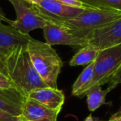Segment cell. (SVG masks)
<instances>
[{"instance_id": "6da1fadb", "label": "cell", "mask_w": 121, "mask_h": 121, "mask_svg": "<svg viewBox=\"0 0 121 121\" xmlns=\"http://www.w3.org/2000/svg\"><path fill=\"white\" fill-rule=\"evenodd\" d=\"M0 70L27 97L33 90L47 86L32 65L27 45L18 46L6 52L0 60Z\"/></svg>"}, {"instance_id": "ac0fdd59", "label": "cell", "mask_w": 121, "mask_h": 121, "mask_svg": "<svg viewBox=\"0 0 121 121\" xmlns=\"http://www.w3.org/2000/svg\"><path fill=\"white\" fill-rule=\"evenodd\" d=\"M108 84H109V88L111 91L113 89H114L118 85L121 84V65L119 67V69L117 70V71L112 76V78L110 79V81H109V82Z\"/></svg>"}, {"instance_id": "d6986e66", "label": "cell", "mask_w": 121, "mask_h": 121, "mask_svg": "<svg viewBox=\"0 0 121 121\" xmlns=\"http://www.w3.org/2000/svg\"><path fill=\"white\" fill-rule=\"evenodd\" d=\"M0 88H15L10 79L1 70H0Z\"/></svg>"}, {"instance_id": "7c38bea8", "label": "cell", "mask_w": 121, "mask_h": 121, "mask_svg": "<svg viewBox=\"0 0 121 121\" xmlns=\"http://www.w3.org/2000/svg\"><path fill=\"white\" fill-rule=\"evenodd\" d=\"M32 37L23 34L11 25L0 22V49L9 52L21 45H27Z\"/></svg>"}, {"instance_id": "4fadbf2b", "label": "cell", "mask_w": 121, "mask_h": 121, "mask_svg": "<svg viewBox=\"0 0 121 121\" xmlns=\"http://www.w3.org/2000/svg\"><path fill=\"white\" fill-rule=\"evenodd\" d=\"M95 61L87 65L76 80L71 89V95L76 97L82 98L86 96L91 90V86L94 76Z\"/></svg>"}, {"instance_id": "603a6c76", "label": "cell", "mask_w": 121, "mask_h": 121, "mask_svg": "<svg viewBox=\"0 0 121 121\" xmlns=\"http://www.w3.org/2000/svg\"><path fill=\"white\" fill-rule=\"evenodd\" d=\"M108 121H121V117H112L111 116L110 119Z\"/></svg>"}, {"instance_id": "52a82bcc", "label": "cell", "mask_w": 121, "mask_h": 121, "mask_svg": "<svg viewBox=\"0 0 121 121\" xmlns=\"http://www.w3.org/2000/svg\"><path fill=\"white\" fill-rule=\"evenodd\" d=\"M88 45L99 50L121 44V17L90 32L86 37Z\"/></svg>"}, {"instance_id": "d4e9b609", "label": "cell", "mask_w": 121, "mask_h": 121, "mask_svg": "<svg viewBox=\"0 0 121 121\" xmlns=\"http://www.w3.org/2000/svg\"><path fill=\"white\" fill-rule=\"evenodd\" d=\"M112 117H121V109L118 112H116L115 114H113Z\"/></svg>"}, {"instance_id": "8fae6325", "label": "cell", "mask_w": 121, "mask_h": 121, "mask_svg": "<svg viewBox=\"0 0 121 121\" xmlns=\"http://www.w3.org/2000/svg\"><path fill=\"white\" fill-rule=\"evenodd\" d=\"M27 96L15 88H0V109L20 117Z\"/></svg>"}, {"instance_id": "3957f363", "label": "cell", "mask_w": 121, "mask_h": 121, "mask_svg": "<svg viewBox=\"0 0 121 121\" xmlns=\"http://www.w3.org/2000/svg\"><path fill=\"white\" fill-rule=\"evenodd\" d=\"M121 17V12L104 9H86L81 15L66 20L62 25L74 31L80 37H86L90 32L104 27Z\"/></svg>"}, {"instance_id": "277c9868", "label": "cell", "mask_w": 121, "mask_h": 121, "mask_svg": "<svg viewBox=\"0 0 121 121\" xmlns=\"http://www.w3.org/2000/svg\"><path fill=\"white\" fill-rule=\"evenodd\" d=\"M12 4L16 13V19L9 25L23 34L36 29H42L47 23H54L52 20L42 13L37 4H34L27 0H9Z\"/></svg>"}, {"instance_id": "484cf974", "label": "cell", "mask_w": 121, "mask_h": 121, "mask_svg": "<svg viewBox=\"0 0 121 121\" xmlns=\"http://www.w3.org/2000/svg\"><path fill=\"white\" fill-rule=\"evenodd\" d=\"M7 52H5V51L2 50V49H0V60H1V58H2L3 56H4V55H5V53Z\"/></svg>"}, {"instance_id": "ba28073f", "label": "cell", "mask_w": 121, "mask_h": 121, "mask_svg": "<svg viewBox=\"0 0 121 121\" xmlns=\"http://www.w3.org/2000/svg\"><path fill=\"white\" fill-rule=\"evenodd\" d=\"M38 6L56 24H62L65 21L75 18L86 10L66 5L59 0H42Z\"/></svg>"}, {"instance_id": "5bb4252c", "label": "cell", "mask_w": 121, "mask_h": 121, "mask_svg": "<svg viewBox=\"0 0 121 121\" xmlns=\"http://www.w3.org/2000/svg\"><path fill=\"white\" fill-rule=\"evenodd\" d=\"M99 50L91 45H86L81 47L80 50L72 56L70 60L71 66H87L95 61L99 55Z\"/></svg>"}, {"instance_id": "ffe728a7", "label": "cell", "mask_w": 121, "mask_h": 121, "mask_svg": "<svg viewBox=\"0 0 121 121\" xmlns=\"http://www.w3.org/2000/svg\"><path fill=\"white\" fill-rule=\"evenodd\" d=\"M0 121H22L20 117L13 116L0 109Z\"/></svg>"}, {"instance_id": "e0dca14e", "label": "cell", "mask_w": 121, "mask_h": 121, "mask_svg": "<svg viewBox=\"0 0 121 121\" xmlns=\"http://www.w3.org/2000/svg\"><path fill=\"white\" fill-rule=\"evenodd\" d=\"M63 4L66 5L71 6V7L81 8L83 9H96L93 6L90 5L89 4L86 2V0H59Z\"/></svg>"}, {"instance_id": "44dd1931", "label": "cell", "mask_w": 121, "mask_h": 121, "mask_svg": "<svg viewBox=\"0 0 121 121\" xmlns=\"http://www.w3.org/2000/svg\"><path fill=\"white\" fill-rule=\"evenodd\" d=\"M2 21H5V22H9V24H10V22H12V20H10V19L7 18L5 16V14H4V13L3 12L2 9L0 8V22H2Z\"/></svg>"}, {"instance_id": "5b68a950", "label": "cell", "mask_w": 121, "mask_h": 121, "mask_svg": "<svg viewBox=\"0 0 121 121\" xmlns=\"http://www.w3.org/2000/svg\"><path fill=\"white\" fill-rule=\"evenodd\" d=\"M120 65L121 44L99 50V55L95 60L94 76L91 90L95 86H102L109 83Z\"/></svg>"}, {"instance_id": "30bf717a", "label": "cell", "mask_w": 121, "mask_h": 121, "mask_svg": "<svg viewBox=\"0 0 121 121\" xmlns=\"http://www.w3.org/2000/svg\"><path fill=\"white\" fill-rule=\"evenodd\" d=\"M27 98L35 99L53 110L60 111L65 102V95L61 90L49 86L37 88L27 95Z\"/></svg>"}, {"instance_id": "9c48e42d", "label": "cell", "mask_w": 121, "mask_h": 121, "mask_svg": "<svg viewBox=\"0 0 121 121\" xmlns=\"http://www.w3.org/2000/svg\"><path fill=\"white\" fill-rule=\"evenodd\" d=\"M60 112L46 107L35 99L27 98L20 118L22 121H57Z\"/></svg>"}, {"instance_id": "cb8c5ba5", "label": "cell", "mask_w": 121, "mask_h": 121, "mask_svg": "<svg viewBox=\"0 0 121 121\" xmlns=\"http://www.w3.org/2000/svg\"><path fill=\"white\" fill-rule=\"evenodd\" d=\"M27 1H28V2L32 3V4H39L42 0H27Z\"/></svg>"}, {"instance_id": "9a60e30c", "label": "cell", "mask_w": 121, "mask_h": 121, "mask_svg": "<svg viewBox=\"0 0 121 121\" xmlns=\"http://www.w3.org/2000/svg\"><path fill=\"white\" fill-rule=\"evenodd\" d=\"M111 91L109 87L103 90L101 86H95L87 93V106L90 111L98 109L103 104H106V95Z\"/></svg>"}, {"instance_id": "7a4b0ae2", "label": "cell", "mask_w": 121, "mask_h": 121, "mask_svg": "<svg viewBox=\"0 0 121 121\" xmlns=\"http://www.w3.org/2000/svg\"><path fill=\"white\" fill-rule=\"evenodd\" d=\"M27 52L37 74L49 87L57 88V80L62 60L52 46L32 38L27 44Z\"/></svg>"}, {"instance_id": "2e32d148", "label": "cell", "mask_w": 121, "mask_h": 121, "mask_svg": "<svg viewBox=\"0 0 121 121\" xmlns=\"http://www.w3.org/2000/svg\"><path fill=\"white\" fill-rule=\"evenodd\" d=\"M86 2L95 8L121 12V0H86Z\"/></svg>"}, {"instance_id": "8992f818", "label": "cell", "mask_w": 121, "mask_h": 121, "mask_svg": "<svg viewBox=\"0 0 121 121\" xmlns=\"http://www.w3.org/2000/svg\"><path fill=\"white\" fill-rule=\"evenodd\" d=\"M46 42L51 46L66 45L73 47H83L88 45L86 37H80L74 31L62 24L47 23L42 28Z\"/></svg>"}, {"instance_id": "4316f807", "label": "cell", "mask_w": 121, "mask_h": 121, "mask_svg": "<svg viewBox=\"0 0 121 121\" xmlns=\"http://www.w3.org/2000/svg\"><path fill=\"white\" fill-rule=\"evenodd\" d=\"M107 121H108V120H107Z\"/></svg>"}, {"instance_id": "7402d4cb", "label": "cell", "mask_w": 121, "mask_h": 121, "mask_svg": "<svg viewBox=\"0 0 121 121\" xmlns=\"http://www.w3.org/2000/svg\"><path fill=\"white\" fill-rule=\"evenodd\" d=\"M84 121H103V120H99V119H95V118L93 117L92 114H90L89 116H87V117L85 119Z\"/></svg>"}]
</instances>
